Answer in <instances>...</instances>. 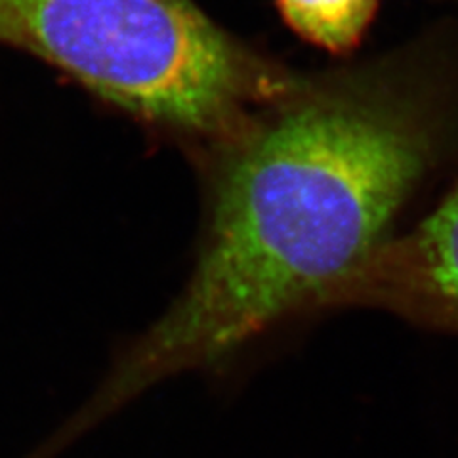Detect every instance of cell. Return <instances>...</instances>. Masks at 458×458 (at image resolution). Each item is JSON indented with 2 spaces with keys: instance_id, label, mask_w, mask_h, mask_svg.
<instances>
[{
  "instance_id": "cell-1",
  "label": "cell",
  "mask_w": 458,
  "mask_h": 458,
  "mask_svg": "<svg viewBox=\"0 0 458 458\" xmlns=\"http://www.w3.org/2000/svg\"><path fill=\"white\" fill-rule=\"evenodd\" d=\"M422 161L405 123L352 96L308 99L258 128L222 170L188 284L119 353L62 441L315 311L382 245Z\"/></svg>"
},
{
  "instance_id": "cell-2",
  "label": "cell",
  "mask_w": 458,
  "mask_h": 458,
  "mask_svg": "<svg viewBox=\"0 0 458 458\" xmlns=\"http://www.w3.org/2000/svg\"><path fill=\"white\" fill-rule=\"evenodd\" d=\"M0 45L185 131L220 128L250 89L245 57L191 0H0Z\"/></svg>"
},
{
  "instance_id": "cell-3",
  "label": "cell",
  "mask_w": 458,
  "mask_h": 458,
  "mask_svg": "<svg viewBox=\"0 0 458 458\" xmlns=\"http://www.w3.org/2000/svg\"><path fill=\"white\" fill-rule=\"evenodd\" d=\"M335 308H380L458 333V188L412 233L382 242L315 311Z\"/></svg>"
},
{
  "instance_id": "cell-4",
  "label": "cell",
  "mask_w": 458,
  "mask_h": 458,
  "mask_svg": "<svg viewBox=\"0 0 458 458\" xmlns=\"http://www.w3.org/2000/svg\"><path fill=\"white\" fill-rule=\"evenodd\" d=\"M377 6L378 0H277L293 31L335 54L360 45Z\"/></svg>"
}]
</instances>
